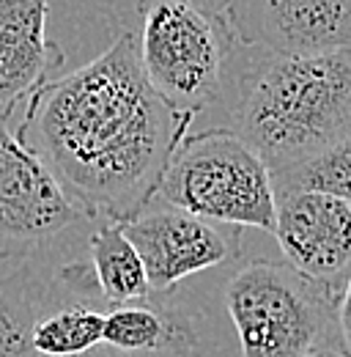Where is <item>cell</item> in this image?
Segmentation results:
<instances>
[{
    "instance_id": "6da1fadb",
    "label": "cell",
    "mask_w": 351,
    "mask_h": 357,
    "mask_svg": "<svg viewBox=\"0 0 351 357\" xmlns=\"http://www.w3.org/2000/svg\"><path fill=\"white\" fill-rule=\"evenodd\" d=\"M189 124L148 86L124 31L91 63L33 91L14 132L88 220L130 223L157 198Z\"/></svg>"
},
{
    "instance_id": "7a4b0ae2",
    "label": "cell",
    "mask_w": 351,
    "mask_h": 357,
    "mask_svg": "<svg viewBox=\"0 0 351 357\" xmlns=\"http://www.w3.org/2000/svg\"><path fill=\"white\" fill-rule=\"evenodd\" d=\"M228 130L269 168H291L351 135V50L256 55L239 75Z\"/></svg>"
},
{
    "instance_id": "3957f363",
    "label": "cell",
    "mask_w": 351,
    "mask_h": 357,
    "mask_svg": "<svg viewBox=\"0 0 351 357\" xmlns=\"http://www.w3.org/2000/svg\"><path fill=\"white\" fill-rule=\"evenodd\" d=\"M222 300L242 357H305L341 341V291L305 278L288 261H250L228 280Z\"/></svg>"
},
{
    "instance_id": "277c9868",
    "label": "cell",
    "mask_w": 351,
    "mask_h": 357,
    "mask_svg": "<svg viewBox=\"0 0 351 357\" xmlns=\"http://www.w3.org/2000/svg\"><path fill=\"white\" fill-rule=\"evenodd\" d=\"M137 58L148 86L178 116L195 121L222 96L233 31L189 0H137Z\"/></svg>"
},
{
    "instance_id": "5b68a950",
    "label": "cell",
    "mask_w": 351,
    "mask_h": 357,
    "mask_svg": "<svg viewBox=\"0 0 351 357\" xmlns=\"http://www.w3.org/2000/svg\"><path fill=\"white\" fill-rule=\"evenodd\" d=\"M165 204L214 223L274 231V184L261 157L228 127L184 135L159 181Z\"/></svg>"
},
{
    "instance_id": "8992f818",
    "label": "cell",
    "mask_w": 351,
    "mask_h": 357,
    "mask_svg": "<svg viewBox=\"0 0 351 357\" xmlns=\"http://www.w3.org/2000/svg\"><path fill=\"white\" fill-rule=\"evenodd\" d=\"M0 113V261L25 259L86 215Z\"/></svg>"
},
{
    "instance_id": "52a82bcc",
    "label": "cell",
    "mask_w": 351,
    "mask_h": 357,
    "mask_svg": "<svg viewBox=\"0 0 351 357\" xmlns=\"http://www.w3.org/2000/svg\"><path fill=\"white\" fill-rule=\"evenodd\" d=\"M121 225L146 267L154 294H168L184 278L231 264L242 253L239 225L214 223L165 201L157 204V198Z\"/></svg>"
},
{
    "instance_id": "ba28073f",
    "label": "cell",
    "mask_w": 351,
    "mask_h": 357,
    "mask_svg": "<svg viewBox=\"0 0 351 357\" xmlns=\"http://www.w3.org/2000/svg\"><path fill=\"white\" fill-rule=\"evenodd\" d=\"M274 239L305 278L343 291L351 272V204L305 190L274 192Z\"/></svg>"
},
{
    "instance_id": "9c48e42d",
    "label": "cell",
    "mask_w": 351,
    "mask_h": 357,
    "mask_svg": "<svg viewBox=\"0 0 351 357\" xmlns=\"http://www.w3.org/2000/svg\"><path fill=\"white\" fill-rule=\"evenodd\" d=\"M236 42L277 55L351 50V0H231Z\"/></svg>"
},
{
    "instance_id": "30bf717a",
    "label": "cell",
    "mask_w": 351,
    "mask_h": 357,
    "mask_svg": "<svg viewBox=\"0 0 351 357\" xmlns=\"http://www.w3.org/2000/svg\"><path fill=\"white\" fill-rule=\"evenodd\" d=\"M49 0H0V113L58 77L66 52L47 39Z\"/></svg>"
},
{
    "instance_id": "8fae6325",
    "label": "cell",
    "mask_w": 351,
    "mask_h": 357,
    "mask_svg": "<svg viewBox=\"0 0 351 357\" xmlns=\"http://www.w3.org/2000/svg\"><path fill=\"white\" fill-rule=\"evenodd\" d=\"M107 303L102 300L91 264L58 272L47 308L36 311L31 344L39 357H88L102 347Z\"/></svg>"
},
{
    "instance_id": "7c38bea8",
    "label": "cell",
    "mask_w": 351,
    "mask_h": 357,
    "mask_svg": "<svg viewBox=\"0 0 351 357\" xmlns=\"http://www.w3.org/2000/svg\"><path fill=\"white\" fill-rule=\"evenodd\" d=\"M102 344L124 357H187L198 338L189 313L143 300L110 305L104 313Z\"/></svg>"
},
{
    "instance_id": "4fadbf2b",
    "label": "cell",
    "mask_w": 351,
    "mask_h": 357,
    "mask_svg": "<svg viewBox=\"0 0 351 357\" xmlns=\"http://www.w3.org/2000/svg\"><path fill=\"white\" fill-rule=\"evenodd\" d=\"M91 272L107 305L151 300L146 267L121 223H107L91 236Z\"/></svg>"
},
{
    "instance_id": "5bb4252c",
    "label": "cell",
    "mask_w": 351,
    "mask_h": 357,
    "mask_svg": "<svg viewBox=\"0 0 351 357\" xmlns=\"http://www.w3.org/2000/svg\"><path fill=\"white\" fill-rule=\"evenodd\" d=\"M272 184H274V192L305 190V192H321L351 204V135L291 168L274 171Z\"/></svg>"
},
{
    "instance_id": "9a60e30c",
    "label": "cell",
    "mask_w": 351,
    "mask_h": 357,
    "mask_svg": "<svg viewBox=\"0 0 351 357\" xmlns=\"http://www.w3.org/2000/svg\"><path fill=\"white\" fill-rule=\"evenodd\" d=\"M36 311L28 272L0 278V357H39L31 344Z\"/></svg>"
},
{
    "instance_id": "2e32d148",
    "label": "cell",
    "mask_w": 351,
    "mask_h": 357,
    "mask_svg": "<svg viewBox=\"0 0 351 357\" xmlns=\"http://www.w3.org/2000/svg\"><path fill=\"white\" fill-rule=\"evenodd\" d=\"M338 335H341V344L346 347V352L351 355V272L343 291H341V300H338Z\"/></svg>"
},
{
    "instance_id": "e0dca14e",
    "label": "cell",
    "mask_w": 351,
    "mask_h": 357,
    "mask_svg": "<svg viewBox=\"0 0 351 357\" xmlns=\"http://www.w3.org/2000/svg\"><path fill=\"white\" fill-rule=\"evenodd\" d=\"M192 6H198V8H203L206 14H212V17H219V20H225L228 22V3L231 0H189Z\"/></svg>"
},
{
    "instance_id": "ac0fdd59",
    "label": "cell",
    "mask_w": 351,
    "mask_h": 357,
    "mask_svg": "<svg viewBox=\"0 0 351 357\" xmlns=\"http://www.w3.org/2000/svg\"><path fill=\"white\" fill-rule=\"evenodd\" d=\"M305 357H351V355L346 352V347H343L341 341H332V344H324V347L307 352Z\"/></svg>"
}]
</instances>
